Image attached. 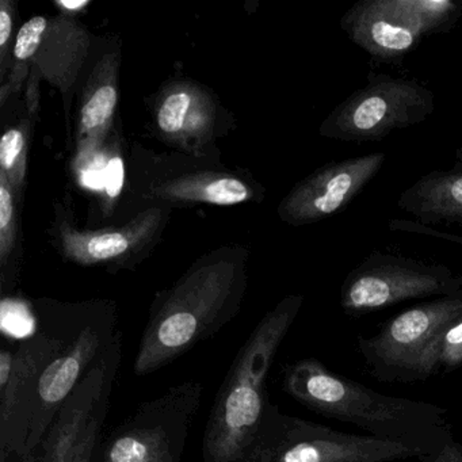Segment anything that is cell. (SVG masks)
Segmentation results:
<instances>
[{"mask_svg":"<svg viewBox=\"0 0 462 462\" xmlns=\"http://www.w3.org/2000/svg\"><path fill=\"white\" fill-rule=\"evenodd\" d=\"M282 388L308 410L356 424L373 437L439 445L451 440L445 408L378 393L329 372L318 359H300L285 366Z\"/></svg>","mask_w":462,"mask_h":462,"instance_id":"6da1fadb","label":"cell"},{"mask_svg":"<svg viewBox=\"0 0 462 462\" xmlns=\"http://www.w3.org/2000/svg\"><path fill=\"white\" fill-rule=\"evenodd\" d=\"M301 302L300 297L281 302L237 351L205 426L202 462H236L255 437L270 404V369Z\"/></svg>","mask_w":462,"mask_h":462,"instance_id":"7a4b0ae2","label":"cell"},{"mask_svg":"<svg viewBox=\"0 0 462 462\" xmlns=\"http://www.w3.org/2000/svg\"><path fill=\"white\" fill-rule=\"evenodd\" d=\"M443 446L347 434L285 415L270 402L258 432L236 462L407 461L430 458Z\"/></svg>","mask_w":462,"mask_h":462,"instance_id":"3957f363","label":"cell"},{"mask_svg":"<svg viewBox=\"0 0 462 462\" xmlns=\"http://www.w3.org/2000/svg\"><path fill=\"white\" fill-rule=\"evenodd\" d=\"M462 316V289L408 308L386 321L372 337L356 339L373 377L389 383H418L438 373L443 335Z\"/></svg>","mask_w":462,"mask_h":462,"instance_id":"277c9868","label":"cell"},{"mask_svg":"<svg viewBox=\"0 0 462 462\" xmlns=\"http://www.w3.org/2000/svg\"><path fill=\"white\" fill-rule=\"evenodd\" d=\"M204 386L186 381L142 402L101 443L98 462H182Z\"/></svg>","mask_w":462,"mask_h":462,"instance_id":"5b68a950","label":"cell"},{"mask_svg":"<svg viewBox=\"0 0 462 462\" xmlns=\"http://www.w3.org/2000/svg\"><path fill=\"white\" fill-rule=\"evenodd\" d=\"M123 359V335L78 383L33 453L17 462H98L110 397Z\"/></svg>","mask_w":462,"mask_h":462,"instance_id":"8992f818","label":"cell"},{"mask_svg":"<svg viewBox=\"0 0 462 462\" xmlns=\"http://www.w3.org/2000/svg\"><path fill=\"white\" fill-rule=\"evenodd\" d=\"M434 109V94L418 80L370 74L364 88L335 107L320 134L337 142H378L423 123Z\"/></svg>","mask_w":462,"mask_h":462,"instance_id":"52a82bcc","label":"cell"},{"mask_svg":"<svg viewBox=\"0 0 462 462\" xmlns=\"http://www.w3.org/2000/svg\"><path fill=\"white\" fill-rule=\"evenodd\" d=\"M61 346V319H40L17 348L0 350V462L25 456L40 378Z\"/></svg>","mask_w":462,"mask_h":462,"instance_id":"ba28073f","label":"cell"},{"mask_svg":"<svg viewBox=\"0 0 462 462\" xmlns=\"http://www.w3.org/2000/svg\"><path fill=\"white\" fill-rule=\"evenodd\" d=\"M461 289V275L445 264L373 251L346 277L340 307L347 315L361 316L408 300L448 296Z\"/></svg>","mask_w":462,"mask_h":462,"instance_id":"9c48e42d","label":"cell"},{"mask_svg":"<svg viewBox=\"0 0 462 462\" xmlns=\"http://www.w3.org/2000/svg\"><path fill=\"white\" fill-rule=\"evenodd\" d=\"M61 321L63 346L40 378L25 456L39 448L64 402L118 334L109 313H75Z\"/></svg>","mask_w":462,"mask_h":462,"instance_id":"30bf717a","label":"cell"},{"mask_svg":"<svg viewBox=\"0 0 462 462\" xmlns=\"http://www.w3.org/2000/svg\"><path fill=\"white\" fill-rule=\"evenodd\" d=\"M340 26L372 58L391 63L402 60L432 34L416 0H361L346 12Z\"/></svg>","mask_w":462,"mask_h":462,"instance_id":"8fae6325","label":"cell"},{"mask_svg":"<svg viewBox=\"0 0 462 462\" xmlns=\"http://www.w3.org/2000/svg\"><path fill=\"white\" fill-rule=\"evenodd\" d=\"M383 152L327 164L293 196L291 212L300 221L328 217L347 207L385 163Z\"/></svg>","mask_w":462,"mask_h":462,"instance_id":"7c38bea8","label":"cell"},{"mask_svg":"<svg viewBox=\"0 0 462 462\" xmlns=\"http://www.w3.org/2000/svg\"><path fill=\"white\" fill-rule=\"evenodd\" d=\"M397 207L420 223L462 224V164L423 175L402 191Z\"/></svg>","mask_w":462,"mask_h":462,"instance_id":"4fadbf2b","label":"cell"},{"mask_svg":"<svg viewBox=\"0 0 462 462\" xmlns=\"http://www.w3.org/2000/svg\"><path fill=\"white\" fill-rule=\"evenodd\" d=\"M462 367V316L450 324L440 345L438 372L451 373Z\"/></svg>","mask_w":462,"mask_h":462,"instance_id":"5bb4252c","label":"cell"},{"mask_svg":"<svg viewBox=\"0 0 462 462\" xmlns=\"http://www.w3.org/2000/svg\"><path fill=\"white\" fill-rule=\"evenodd\" d=\"M117 102V91L112 86L99 88L88 102L82 113L83 126L94 129L102 125L112 116Z\"/></svg>","mask_w":462,"mask_h":462,"instance_id":"9a60e30c","label":"cell"},{"mask_svg":"<svg viewBox=\"0 0 462 462\" xmlns=\"http://www.w3.org/2000/svg\"><path fill=\"white\" fill-rule=\"evenodd\" d=\"M189 106H190V97L188 94L178 93L170 97L159 112V126L169 134L180 131L185 123Z\"/></svg>","mask_w":462,"mask_h":462,"instance_id":"2e32d148","label":"cell"},{"mask_svg":"<svg viewBox=\"0 0 462 462\" xmlns=\"http://www.w3.org/2000/svg\"><path fill=\"white\" fill-rule=\"evenodd\" d=\"M208 201L217 205L239 204L248 199V191L240 180L232 178L216 180L205 190Z\"/></svg>","mask_w":462,"mask_h":462,"instance_id":"e0dca14e","label":"cell"},{"mask_svg":"<svg viewBox=\"0 0 462 462\" xmlns=\"http://www.w3.org/2000/svg\"><path fill=\"white\" fill-rule=\"evenodd\" d=\"M45 29H47V20L42 17L32 18L21 28L15 42L14 52L17 59L25 60L34 55Z\"/></svg>","mask_w":462,"mask_h":462,"instance_id":"ac0fdd59","label":"cell"},{"mask_svg":"<svg viewBox=\"0 0 462 462\" xmlns=\"http://www.w3.org/2000/svg\"><path fill=\"white\" fill-rule=\"evenodd\" d=\"M128 247V239L124 235L107 234L91 239L88 242V250L91 258L105 261L125 253Z\"/></svg>","mask_w":462,"mask_h":462,"instance_id":"d6986e66","label":"cell"},{"mask_svg":"<svg viewBox=\"0 0 462 462\" xmlns=\"http://www.w3.org/2000/svg\"><path fill=\"white\" fill-rule=\"evenodd\" d=\"M23 147V136L20 131L13 129V131L5 134L2 142H0V163H2L4 169H12Z\"/></svg>","mask_w":462,"mask_h":462,"instance_id":"ffe728a7","label":"cell"},{"mask_svg":"<svg viewBox=\"0 0 462 462\" xmlns=\"http://www.w3.org/2000/svg\"><path fill=\"white\" fill-rule=\"evenodd\" d=\"M389 229L392 231L413 232V234L430 235V236L439 237V239L448 240V242L458 243L462 245V236L457 235H448L445 232H438L429 226H421L420 223H412L410 220H393L389 223Z\"/></svg>","mask_w":462,"mask_h":462,"instance_id":"44dd1931","label":"cell"},{"mask_svg":"<svg viewBox=\"0 0 462 462\" xmlns=\"http://www.w3.org/2000/svg\"><path fill=\"white\" fill-rule=\"evenodd\" d=\"M106 177V191L110 197L118 196L124 185V163L120 158L112 159L105 170Z\"/></svg>","mask_w":462,"mask_h":462,"instance_id":"7402d4cb","label":"cell"},{"mask_svg":"<svg viewBox=\"0 0 462 462\" xmlns=\"http://www.w3.org/2000/svg\"><path fill=\"white\" fill-rule=\"evenodd\" d=\"M430 462H462V448L453 440L446 443L437 454L430 457Z\"/></svg>","mask_w":462,"mask_h":462,"instance_id":"603a6c76","label":"cell"},{"mask_svg":"<svg viewBox=\"0 0 462 462\" xmlns=\"http://www.w3.org/2000/svg\"><path fill=\"white\" fill-rule=\"evenodd\" d=\"M13 202L9 190L5 186L0 188V228L6 229L12 221Z\"/></svg>","mask_w":462,"mask_h":462,"instance_id":"cb8c5ba5","label":"cell"},{"mask_svg":"<svg viewBox=\"0 0 462 462\" xmlns=\"http://www.w3.org/2000/svg\"><path fill=\"white\" fill-rule=\"evenodd\" d=\"M82 182L86 188L104 189L106 188V177L105 171H88L82 175Z\"/></svg>","mask_w":462,"mask_h":462,"instance_id":"d4e9b609","label":"cell"},{"mask_svg":"<svg viewBox=\"0 0 462 462\" xmlns=\"http://www.w3.org/2000/svg\"><path fill=\"white\" fill-rule=\"evenodd\" d=\"M10 32H12V18L7 14V12L2 10L0 12V45L2 47L6 45L7 40L10 37Z\"/></svg>","mask_w":462,"mask_h":462,"instance_id":"484cf974","label":"cell"},{"mask_svg":"<svg viewBox=\"0 0 462 462\" xmlns=\"http://www.w3.org/2000/svg\"><path fill=\"white\" fill-rule=\"evenodd\" d=\"M88 4V2H86V0H80V2H77V0H75V2H71V0H61L60 2L61 6L69 10L82 9V7H85Z\"/></svg>","mask_w":462,"mask_h":462,"instance_id":"4316f807","label":"cell"},{"mask_svg":"<svg viewBox=\"0 0 462 462\" xmlns=\"http://www.w3.org/2000/svg\"><path fill=\"white\" fill-rule=\"evenodd\" d=\"M13 462V461H12Z\"/></svg>","mask_w":462,"mask_h":462,"instance_id":"83f0119b","label":"cell"}]
</instances>
